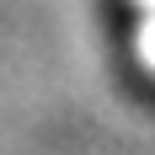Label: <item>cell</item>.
Returning <instances> with one entry per match:
<instances>
[{"label":"cell","instance_id":"1","mask_svg":"<svg viewBox=\"0 0 155 155\" xmlns=\"http://www.w3.org/2000/svg\"><path fill=\"white\" fill-rule=\"evenodd\" d=\"M134 43H139V59L155 70V16H144V27H139V38H134Z\"/></svg>","mask_w":155,"mask_h":155},{"label":"cell","instance_id":"2","mask_svg":"<svg viewBox=\"0 0 155 155\" xmlns=\"http://www.w3.org/2000/svg\"><path fill=\"white\" fill-rule=\"evenodd\" d=\"M139 11H144V16H155V0H139Z\"/></svg>","mask_w":155,"mask_h":155}]
</instances>
